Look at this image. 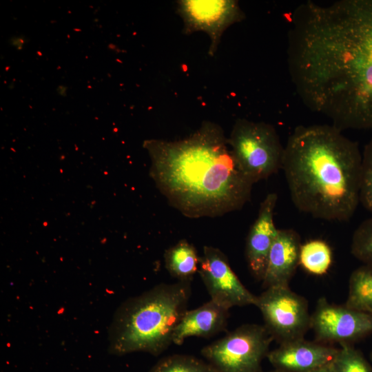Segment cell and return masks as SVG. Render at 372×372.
Returning <instances> with one entry per match:
<instances>
[{
    "label": "cell",
    "mask_w": 372,
    "mask_h": 372,
    "mask_svg": "<svg viewBox=\"0 0 372 372\" xmlns=\"http://www.w3.org/2000/svg\"><path fill=\"white\" fill-rule=\"evenodd\" d=\"M273 340L264 325L244 324L205 346L200 353L214 372H260Z\"/></svg>",
    "instance_id": "obj_6"
},
{
    "label": "cell",
    "mask_w": 372,
    "mask_h": 372,
    "mask_svg": "<svg viewBox=\"0 0 372 372\" xmlns=\"http://www.w3.org/2000/svg\"><path fill=\"white\" fill-rule=\"evenodd\" d=\"M228 143L238 166L254 183L282 167L285 146L270 124L239 118L233 126Z\"/></svg>",
    "instance_id": "obj_5"
},
{
    "label": "cell",
    "mask_w": 372,
    "mask_h": 372,
    "mask_svg": "<svg viewBox=\"0 0 372 372\" xmlns=\"http://www.w3.org/2000/svg\"><path fill=\"white\" fill-rule=\"evenodd\" d=\"M191 295L192 282L176 281L156 285L125 300L108 329L109 353L161 354L173 344L174 331L187 310Z\"/></svg>",
    "instance_id": "obj_4"
},
{
    "label": "cell",
    "mask_w": 372,
    "mask_h": 372,
    "mask_svg": "<svg viewBox=\"0 0 372 372\" xmlns=\"http://www.w3.org/2000/svg\"><path fill=\"white\" fill-rule=\"evenodd\" d=\"M200 256L195 247L187 240H179L164 254L165 265L169 274L182 282H192L198 271Z\"/></svg>",
    "instance_id": "obj_15"
},
{
    "label": "cell",
    "mask_w": 372,
    "mask_h": 372,
    "mask_svg": "<svg viewBox=\"0 0 372 372\" xmlns=\"http://www.w3.org/2000/svg\"><path fill=\"white\" fill-rule=\"evenodd\" d=\"M198 272L210 300L228 309L256 305L257 296L245 287L232 270L225 254L218 248L203 247Z\"/></svg>",
    "instance_id": "obj_10"
},
{
    "label": "cell",
    "mask_w": 372,
    "mask_h": 372,
    "mask_svg": "<svg viewBox=\"0 0 372 372\" xmlns=\"http://www.w3.org/2000/svg\"><path fill=\"white\" fill-rule=\"evenodd\" d=\"M309 372H335L334 360Z\"/></svg>",
    "instance_id": "obj_23"
},
{
    "label": "cell",
    "mask_w": 372,
    "mask_h": 372,
    "mask_svg": "<svg viewBox=\"0 0 372 372\" xmlns=\"http://www.w3.org/2000/svg\"><path fill=\"white\" fill-rule=\"evenodd\" d=\"M255 306L261 312L265 327L279 344L304 338L311 329L307 300L289 286L266 288L257 296Z\"/></svg>",
    "instance_id": "obj_7"
},
{
    "label": "cell",
    "mask_w": 372,
    "mask_h": 372,
    "mask_svg": "<svg viewBox=\"0 0 372 372\" xmlns=\"http://www.w3.org/2000/svg\"><path fill=\"white\" fill-rule=\"evenodd\" d=\"M10 43L17 50H21L25 43V39L24 37L14 36L10 39Z\"/></svg>",
    "instance_id": "obj_22"
},
{
    "label": "cell",
    "mask_w": 372,
    "mask_h": 372,
    "mask_svg": "<svg viewBox=\"0 0 372 372\" xmlns=\"http://www.w3.org/2000/svg\"><path fill=\"white\" fill-rule=\"evenodd\" d=\"M177 12L183 21L184 34L203 31L208 34L211 41L208 54L211 56L225 30L245 17L234 0H180L177 1Z\"/></svg>",
    "instance_id": "obj_9"
},
{
    "label": "cell",
    "mask_w": 372,
    "mask_h": 372,
    "mask_svg": "<svg viewBox=\"0 0 372 372\" xmlns=\"http://www.w3.org/2000/svg\"><path fill=\"white\" fill-rule=\"evenodd\" d=\"M361 163L358 143L334 125L296 127L282 167L292 203L315 218L348 221L360 203Z\"/></svg>",
    "instance_id": "obj_3"
},
{
    "label": "cell",
    "mask_w": 372,
    "mask_h": 372,
    "mask_svg": "<svg viewBox=\"0 0 372 372\" xmlns=\"http://www.w3.org/2000/svg\"><path fill=\"white\" fill-rule=\"evenodd\" d=\"M351 252L364 265H372V217L364 220L353 232Z\"/></svg>",
    "instance_id": "obj_20"
},
{
    "label": "cell",
    "mask_w": 372,
    "mask_h": 372,
    "mask_svg": "<svg viewBox=\"0 0 372 372\" xmlns=\"http://www.w3.org/2000/svg\"><path fill=\"white\" fill-rule=\"evenodd\" d=\"M345 304L372 315V265L363 264L351 273Z\"/></svg>",
    "instance_id": "obj_16"
},
{
    "label": "cell",
    "mask_w": 372,
    "mask_h": 372,
    "mask_svg": "<svg viewBox=\"0 0 372 372\" xmlns=\"http://www.w3.org/2000/svg\"><path fill=\"white\" fill-rule=\"evenodd\" d=\"M310 328L317 341L333 344H353L372 333V315L329 302L320 298L311 314Z\"/></svg>",
    "instance_id": "obj_8"
},
{
    "label": "cell",
    "mask_w": 372,
    "mask_h": 372,
    "mask_svg": "<svg viewBox=\"0 0 372 372\" xmlns=\"http://www.w3.org/2000/svg\"><path fill=\"white\" fill-rule=\"evenodd\" d=\"M334 360L335 372H372V366L353 344H340Z\"/></svg>",
    "instance_id": "obj_19"
},
{
    "label": "cell",
    "mask_w": 372,
    "mask_h": 372,
    "mask_svg": "<svg viewBox=\"0 0 372 372\" xmlns=\"http://www.w3.org/2000/svg\"><path fill=\"white\" fill-rule=\"evenodd\" d=\"M229 311L211 300L194 309H187L176 327L173 344L181 345L190 337L209 338L225 331Z\"/></svg>",
    "instance_id": "obj_14"
},
{
    "label": "cell",
    "mask_w": 372,
    "mask_h": 372,
    "mask_svg": "<svg viewBox=\"0 0 372 372\" xmlns=\"http://www.w3.org/2000/svg\"><path fill=\"white\" fill-rule=\"evenodd\" d=\"M360 200L365 209L372 211V140L362 152Z\"/></svg>",
    "instance_id": "obj_21"
},
{
    "label": "cell",
    "mask_w": 372,
    "mask_h": 372,
    "mask_svg": "<svg viewBox=\"0 0 372 372\" xmlns=\"http://www.w3.org/2000/svg\"><path fill=\"white\" fill-rule=\"evenodd\" d=\"M332 260L331 249L322 240H311L301 245L299 265L310 274L322 276L327 273Z\"/></svg>",
    "instance_id": "obj_17"
},
{
    "label": "cell",
    "mask_w": 372,
    "mask_h": 372,
    "mask_svg": "<svg viewBox=\"0 0 372 372\" xmlns=\"http://www.w3.org/2000/svg\"><path fill=\"white\" fill-rule=\"evenodd\" d=\"M149 372H214L209 364L193 355L173 354L160 359Z\"/></svg>",
    "instance_id": "obj_18"
},
{
    "label": "cell",
    "mask_w": 372,
    "mask_h": 372,
    "mask_svg": "<svg viewBox=\"0 0 372 372\" xmlns=\"http://www.w3.org/2000/svg\"><path fill=\"white\" fill-rule=\"evenodd\" d=\"M67 89L66 86L60 85L57 87V93L62 96H65L67 94Z\"/></svg>",
    "instance_id": "obj_24"
},
{
    "label": "cell",
    "mask_w": 372,
    "mask_h": 372,
    "mask_svg": "<svg viewBox=\"0 0 372 372\" xmlns=\"http://www.w3.org/2000/svg\"><path fill=\"white\" fill-rule=\"evenodd\" d=\"M151 176L168 203L191 218L216 217L239 210L254 184L241 171L222 127L205 121L178 141L144 142Z\"/></svg>",
    "instance_id": "obj_2"
},
{
    "label": "cell",
    "mask_w": 372,
    "mask_h": 372,
    "mask_svg": "<svg viewBox=\"0 0 372 372\" xmlns=\"http://www.w3.org/2000/svg\"><path fill=\"white\" fill-rule=\"evenodd\" d=\"M301 245L297 231L292 229H278L262 280L265 289L289 286V282L299 265Z\"/></svg>",
    "instance_id": "obj_13"
},
{
    "label": "cell",
    "mask_w": 372,
    "mask_h": 372,
    "mask_svg": "<svg viewBox=\"0 0 372 372\" xmlns=\"http://www.w3.org/2000/svg\"><path fill=\"white\" fill-rule=\"evenodd\" d=\"M269 372H282V371L276 370V369H273V370H272V371H271Z\"/></svg>",
    "instance_id": "obj_25"
},
{
    "label": "cell",
    "mask_w": 372,
    "mask_h": 372,
    "mask_svg": "<svg viewBox=\"0 0 372 372\" xmlns=\"http://www.w3.org/2000/svg\"><path fill=\"white\" fill-rule=\"evenodd\" d=\"M287 61L304 105L340 130H372V0L307 1L290 14Z\"/></svg>",
    "instance_id": "obj_1"
},
{
    "label": "cell",
    "mask_w": 372,
    "mask_h": 372,
    "mask_svg": "<svg viewBox=\"0 0 372 372\" xmlns=\"http://www.w3.org/2000/svg\"><path fill=\"white\" fill-rule=\"evenodd\" d=\"M338 348L333 344L301 338L269 351L267 358L274 369L282 372H309L333 362Z\"/></svg>",
    "instance_id": "obj_11"
},
{
    "label": "cell",
    "mask_w": 372,
    "mask_h": 372,
    "mask_svg": "<svg viewBox=\"0 0 372 372\" xmlns=\"http://www.w3.org/2000/svg\"><path fill=\"white\" fill-rule=\"evenodd\" d=\"M278 196L268 194L261 202L256 219L251 226L246 239L245 257L252 276L262 281L269 254L277 236L273 215Z\"/></svg>",
    "instance_id": "obj_12"
},
{
    "label": "cell",
    "mask_w": 372,
    "mask_h": 372,
    "mask_svg": "<svg viewBox=\"0 0 372 372\" xmlns=\"http://www.w3.org/2000/svg\"><path fill=\"white\" fill-rule=\"evenodd\" d=\"M371 361H372V351H371Z\"/></svg>",
    "instance_id": "obj_26"
}]
</instances>
